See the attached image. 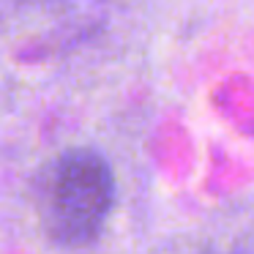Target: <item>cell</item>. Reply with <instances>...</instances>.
Instances as JSON below:
<instances>
[{
  "label": "cell",
  "instance_id": "6da1fadb",
  "mask_svg": "<svg viewBox=\"0 0 254 254\" xmlns=\"http://www.w3.org/2000/svg\"><path fill=\"white\" fill-rule=\"evenodd\" d=\"M115 205V172L93 148L61 153L47 186L44 221L52 243L63 249L90 246Z\"/></svg>",
  "mask_w": 254,
  "mask_h": 254
}]
</instances>
